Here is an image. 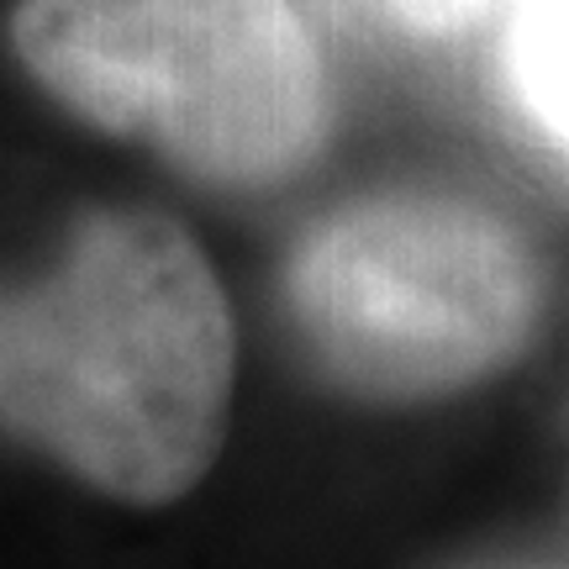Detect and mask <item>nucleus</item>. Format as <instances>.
Returning <instances> with one entry per match:
<instances>
[{
  "label": "nucleus",
  "instance_id": "obj_3",
  "mask_svg": "<svg viewBox=\"0 0 569 569\" xmlns=\"http://www.w3.org/2000/svg\"><path fill=\"white\" fill-rule=\"evenodd\" d=\"M290 311L327 375L365 396H438L501 369L538 317L517 227L459 196H369L290 259Z\"/></svg>",
  "mask_w": 569,
  "mask_h": 569
},
{
  "label": "nucleus",
  "instance_id": "obj_5",
  "mask_svg": "<svg viewBox=\"0 0 569 569\" xmlns=\"http://www.w3.org/2000/svg\"><path fill=\"white\" fill-rule=\"evenodd\" d=\"M322 11L343 32H369V38H448L480 21L496 0H296Z\"/></svg>",
  "mask_w": 569,
  "mask_h": 569
},
{
  "label": "nucleus",
  "instance_id": "obj_4",
  "mask_svg": "<svg viewBox=\"0 0 569 569\" xmlns=\"http://www.w3.org/2000/svg\"><path fill=\"white\" fill-rule=\"evenodd\" d=\"M507 74L532 122L569 142V0H517Z\"/></svg>",
  "mask_w": 569,
  "mask_h": 569
},
{
  "label": "nucleus",
  "instance_id": "obj_1",
  "mask_svg": "<svg viewBox=\"0 0 569 569\" xmlns=\"http://www.w3.org/2000/svg\"><path fill=\"white\" fill-rule=\"evenodd\" d=\"M232 317L159 211H96L42 280L0 290V427L132 507L174 501L227 432Z\"/></svg>",
  "mask_w": 569,
  "mask_h": 569
},
{
  "label": "nucleus",
  "instance_id": "obj_2",
  "mask_svg": "<svg viewBox=\"0 0 569 569\" xmlns=\"http://www.w3.org/2000/svg\"><path fill=\"white\" fill-rule=\"evenodd\" d=\"M11 42L74 117L201 180H284L327 138V74L296 0H21Z\"/></svg>",
  "mask_w": 569,
  "mask_h": 569
}]
</instances>
